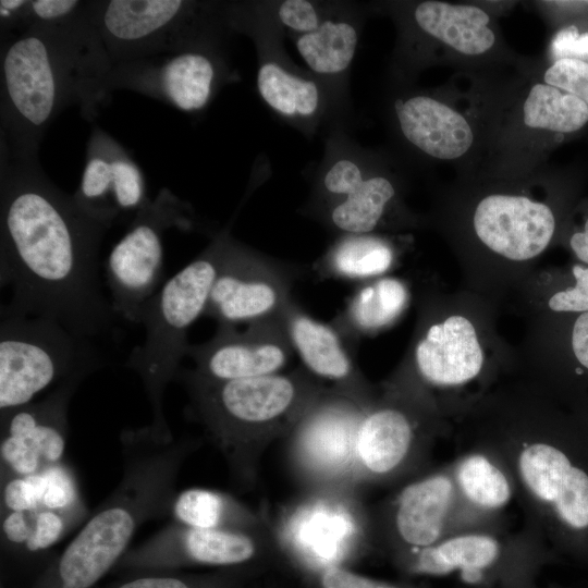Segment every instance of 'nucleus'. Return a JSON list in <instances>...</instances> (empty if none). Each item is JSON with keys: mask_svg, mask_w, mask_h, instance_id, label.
I'll list each match as a JSON object with an SVG mask.
<instances>
[{"mask_svg": "<svg viewBox=\"0 0 588 588\" xmlns=\"http://www.w3.org/2000/svg\"><path fill=\"white\" fill-rule=\"evenodd\" d=\"M1 171L0 283L10 311L58 322L89 340L118 341L111 302L99 278V247L109 229L57 188L33 157Z\"/></svg>", "mask_w": 588, "mask_h": 588, "instance_id": "obj_1", "label": "nucleus"}, {"mask_svg": "<svg viewBox=\"0 0 588 588\" xmlns=\"http://www.w3.org/2000/svg\"><path fill=\"white\" fill-rule=\"evenodd\" d=\"M123 474L34 588H93L128 550L138 527L171 513L179 473L200 438L150 425L120 434Z\"/></svg>", "mask_w": 588, "mask_h": 588, "instance_id": "obj_2", "label": "nucleus"}, {"mask_svg": "<svg viewBox=\"0 0 588 588\" xmlns=\"http://www.w3.org/2000/svg\"><path fill=\"white\" fill-rule=\"evenodd\" d=\"M77 15L54 24L27 23L2 48V123L15 156L33 157L60 110L89 100L110 71L90 14L84 21Z\"/></svg>", "mask_w": 588, "mask_h": 588, "instance_id": "obj_3", "label": "nucleus"}, {"mask_svg": "<svg viewBox=\"0 0 588 588\" xmlns=\"http://www.w3.org/2000/svg\"><path fill=\"white\" fill-rule=\"evenodd\" d=\"M175 380L186 389L187 414L222 454L240 490L258 479L267 448L284 439L330 388L303 367L289 372L221 382L206 381L180 369Z\"/></svg>", "mask_w": 588, "mask_h": 588, "instance_id": "obj_4", "label": "nucleus"}, {"mask_svg": "<svg viewBox=\"0 0 588 588\" xmlns=\"http://www.w3.org/2000/svg\"><path fill=\"white\" fill-rule=\"evenodd\" d=\"M509 469L526 526L543 541L588 530V471L550 429L503 427L478 439Z\"/></svg>", "mask_w": 588, "mask_h": 588, "instance_id": "obj_5", "label": "nucleus"}, {"mask_svg": "<svg viewBox=\"0 0 588 588\" xmlns=\"http://www.w3.org/2000/svg\"><path fill=\"white\" fill-rule=\"evenodd\" d=\"M230 236L228 230L217 233L143 309L139 323L144 324L145 340L131 351L125 366L140 378L152 412L150 426L163 436H172L164 415V393L186 356L189 328L205 316Z\"/></svg>", "mask_w": 588, "mask_h": 588, "instance_id": "obj_6", "label": "nucleus"}, {"mask_svg": "<svg viewBox=\"0 0 588 588\" xmlns=\"http://www.w3.org/2000/svg\"><path fill=\"white\" fill-rule=\"evenodd\" d=\"M355 487L304 490L268 522L283 558L314 576L375 548L372 515Z\"/></svg>", "mask_w": 588, "mask_h": 588, "instance_id": "obj_7", "label": "nucleus"}, {"mask_svg": "<svg viewBox=\"0 0 588 588\" xmlns=\"http://www.w3.org/2000/svg\"><path fill=\"white\" fill-rule=\"evenodd\" d=\"M103 364L93 340L1 305L0 412L33 402L46 389L74 376H89Z\"/></svg>", "mask_w": 588, "mask_h": 588, "instance_id": "obj_8", "label": "nucleus"}, {"mask_svg": "<svg viewBox=\"0 0 588 588\" xmlns=\"http://www.w3.org/2000/svg\"><path fill=\"white\" fill-rule=\"evenodd\" d=\"M91 22L115 64L219 41L226 5L182 0H111L90 4Z\"/></svg>", "mask_w": 588, "mask_h": 588, "instance_id": "obj_9", "label": "nucleus"}, {"mask_svg": "<svg viewBox=\"0 0 588 588\" xmlns=\"http://www.w3.org/2000/svg\"><path fill=\"white\" fill-rule=\"evenodd\" d=\"M418 389L393 383L364 411L355 442V483L387 486L426 471L434 439Z\"/></svg>", "mask_w": 588, "mask_h": 588, "instance_id": "obj_10", "label": "nucleus"}, {"mask_svg": "<svg viewBox=\"0 0 588 588\" xmlns=\"http://www.w3.org/2000/svg\"><path fill=\"white\" fill-rule=\"evenodd\" d=\"M230 29L245 32L255 42L256 87L264 103L281 120L306 136L315 135L344 109L329 88L309 71L293 63L283 49L284 33L265 13L260 2L230 4Z\"/></svg>", "mask_w": 588, "mask_h": 588, "instance_id": "obj_11", "label": "nucleus"}, {"mask_svg": "<svg viewBox=\"0 0 588 588\" xmlns=\"http://www.w3.org/2000/svg\"><path fill=\"white\" fill-rule=\"evenodd\" d=\"M375 548L392 561L481 525L466 509L451 464L405 481L371 512Z\"/></svg>", "mask_w": 588, "mask_h": 588, "instance_id": "obj_12", "label": "nucleus"}, {"mask_svg": "<svg viewBox=\"0 0 588 588\" xmlns=\"http://www.w3.org/2000/svg\"><path fill=\"white\" fill-rule=\"evenodd\" d=\"M329 135L305 211L339 235L373 233L396 196L395 185L343 131Z\"/></svg>", "mask_w": 588, "mask_h": 588, "instance_id": "obj_13", "label": "nucleus"}, {"mask_svg": "<svg viewBox=\"0 0 588 588\" xmlns=\"http://www.w3.org/2000/svg\"><path fill=\"white\" fill-rule=\"evenodd\" d=\"M543 540L527 526L511 534L504 524L456 532L437 544L405 555L394 564L409 575L458 574L469 584L505 579L512 588H527L540 565Z\"/></svg>", "mask_w": 588, "mask_h": 588, "instance_id": "obj_14", "label": "nucleus"}, {"mask_svg": "<svg viewBox=\"0 0 588 588\" xmlns=\"http://www.w3.org/2000/svg\"><path fill=\"white\" fill-rule=\"evenodd\" d=\"M195 224L191 206L167 189L135 213L105 266L110 302L117 316L130 322H140L144 307L166 282V232L171 228L191 230Z\"/></svg>", "mask_w": 588, "mask_h": 588, "instance_id": "obj_15", "label": "nucleus"}, {"mask_svg": "<svg viewBox=\"0 0 588 588\" xmlns=\"http://www.w3.org/2000/svg\"><path fill=\"white\" fill-rule=\"evenodd\" d=\"M366 408L329 390L285 441L286 463L304 490L355 487V442Z\"/></svg>", "mask_w": 588, "mask_h": 588, "instance_id": "obj_16", "label": "nucleus"}, {"mask_svg": "<svg viewBox=\"0 0 588 588\" xmlns=\"http://www.w3.org/2000/svg\"><path fill=\"white\" fill-rule=\"evenodd\" d=\"M280 556L269 523L254 529H199L172 522L128 549L118 565L140 569L191 565L252 569Z\"/></svg>", "mask_w": 588, "mask_h": 588, "instance_id": "obj_17", "label": "nucleus"}, {"mask_svg": "<svg viewBox=\"0 0 588 588\" xmlns=\"http://www.w3.org/2000/svg\"><path fill=\"white\" fill-rule=\"evenodd\" d=\"M299 271L230 236L205 316L237 326L281 317Z\"/></svg>", "mask_w": 588, "mask_h": 588, "instance_id": "obj_18", "label": "nucleus"}, {"mask_svg": "<svg viewBox=\"0 0 588 588\" xmlns=\"http://www.w3.org/2000/svg\"><path fill=\"white\" fill-rule=\"evenodd\" d=\"M234 75L218 42H206L169 52L161 61L140 59L115 64L105 83H119L167 100L182 111L197 112Z\"/></svg>", "mask_w": 588, "mask_h": 588, "instance_id": "obj_19", "label": "nucleus"}, {"mask_svg": "<svg viewBox=\"0 0 588 588\" xmlns=\"http://www.w3.org/2000/svg\"><path fill=\"white\" fill-rule=\"evenodd\" d=\"M294 354L281 317L247 324H219L205 343L189 344L186 356L195 367L192 376L212 382L255 378L283 372Z\"/></svg>", "mask_w": 588, "mask_h": 588, "instance_id": "obj_20", "label": "nucleus"}, {"mask_svg": "<svg viewBox=\"0 0 588 588\" xmlns=\"http://www.w3.org/2000/svg\"><path fill=\"white\" fill-rule=\"evenodd\" d=\"M283 320L302 367L334 392L368 407L377 392L356 364V348L338 328L316 320L294 299L286 306Z\"/></svg>", "mask_w": 588, "mask_h": 588, "instance_id": "obj_21", "label": "nucleus"}, {"mask_svg": "<svg viewBox=\"0 0 588 588\" xmlns=\"http://www.w3.org/2000/svg\"><path fill=\"white\" fill-rule=\"evenodd\" d=\"M73 198L84 212L109 228L120 216L136 213L149 200L137 164L102 131L90 136L85 168Z\"/></svg>", "mask_w": 588, "mask_h": 588, "instance_id": "obj_22", "label": "nucleus"}, {"mask_svg": "<svg viewBox=\"0 0 588 588\" xmlns=\"http://www.w3.org/2000/svg\"><path fill=\"white\" fill-rule=\"evenodd\" d=\"M474 229L492 252L511 260H528L552 241L556 219L551 207L525 196L493 194L474 213Z\"/></svg>", "mask_w": 588, "mask_h": 588, "instance_id": "obj_23", "label": "nucleus"}, {"mask_svg": "<svg viewBox=\"0 0 588 588\" xmlns=\"http://www.w3.org/2000/svg\"><path fill=\"white\" fill-rule=\"evenodd\" d=\"M413 362L425 384L450 388L476 378L483 354L473 323L463 316H451L428 327L414 346Z\"/></svg>", "mask_w": 588, "mask_h": 588, "instance_id": "obj_24", "label": "nucleus"}, {"mask_svg": "<svg viewBox=\"0 0 588 588\" xmlns=\"http://www.w3.org/2000/svg\"><path fill=\"white\" fill-rule=\"evenodd\" d=\"M360 15L356 3L336 2L315 32L286 35L308 71L329 88L344 110L347 79L359 40Z\"/></svg>", "mask_w": 588, "mask_h": 588, "instance_id": "obj_25", "label": "nucleus"}, {"mask_svg": "<svg viewBox=\"0 0 588 588\" xmlns=\"http://www.w3.org/2000/svg\"><path fill=\"white\" fill-rule=\"evenodd\" d=\"M399 130L420 152L440 160H454L473 145L467 120L446 103L428 95L397 98L393 105Z\"/></svg>", "mask_w": 588, "mask_h": 588, "instance_id": "obj_26", "label": "nucleus"}, {"mask_svg": "<svg viewBox=\"0 0 588 588\" xmlns=\"http://www.w3.org/2000/svg\"><path fill=\"white\" fill-rule=\"evenodd\" d=\"M87 377L74 376L41 400L0 412L1 436L26 443L40 456L45 467L62 462L69 436L70 402Z\"/></svg>", "mask_w": 588, "mask_h": 588, "instance_id": "obj_27", "label": "nucleus"}, {"mask_svg": "<svg viewBox=\"0 0 588 588\" xmlns=\"http://www.w3.org/2000/svg\"><path fill=\"white\" fill-rule=\"evenodd\" d=\"M450 464L468 512L485 526L504 524L503 511L515 498V486L498 455L474 443Z\"/></svg>", "mask_w": 588, "mask_h": 588, "instance_id": "obj_28", "label": "nucleus"}, {"mask_svg": "<svg viewBox=\"0 0 588 588\" xmlns=\"http://www.w3.org/2000/svg\"><path fill=\"white\" fill-rule=\"evenodd\" d=\"M412 19L422 34L466 56L482 54L495 42L489 15L476 5L422 1L415 5Z\"/></svg>", "mask_w": 588, "mask_h": 588, "instance_id": "obj_29", "label": "nucleus"}, {"mask_svg": "<svg viewBox=\"0 0 588 588\" xmlns=\"http://www.w3.org/2000/svg\"><path fill=\"white\" fill-rule=\"evenodd\" d=\"M405 283L392 277L362 282L331 321L356 348L358 341L391 326L407 307Z\"/></svg>", "mask_w": 588, "mask_h": 588, "instance_id": "obj_30", "label": "nucleus"}, {"mask_svg": "<svg viewBox=\"0 0 588 588\" xmlns=\"http://www.w3.org/2000/svg\"><path fill=\"white\" fill-rule=\"evenodd\" d=\"M393 244L373 233L342 234L317 259L314 270L319 279L366 282L381 278L394 265Z\"/></svg>", "mask_w": 588, "mask_h": 588, "instance_id": "obj_31", "label": "nucleus"}, {"mask_svg": "<svg viewBox=\"0 0 588 588\" xmlns=\"http://www.w3.org/2000/svg\"><path fill=\"white\" fill-rule=\"evenodd\" d=\"M173 522L199 529H254L268 524L266 517L226 492L191 488L174 498Z\"/></svg>", "mask_w": 588, "mask_h": 588, "instance_id": "obj_32", "label": "nucleus"}, {"mask_svg": "<svg viewBox=\"0 0 588 588\" xmlns=\"http://www.w3.org/2000/svg\"><path fill=\"white\" fill-rule=\"evenodd\" d=\"M526 126L572 135L588 124V106L577 97L546 83L535 84L523 105Z\"/></svg>", "mask_w": 588, "mask_h": 588, "instance_id": "obj_33", "label": "nucleus"}, {"mask_svg": "<svg viewBox=\"0 0 588 588\" xmlns=\"http://www.w3.org/2000/svg\"><path fill=\"white\" fill-rule=\"evenodd\" d=\"M39 478L40 509L86 517L87 510L81 495L77 478L70 465L62 461L46 466L39 471Z\"/></svg>", "mask_w": 588, "mask_h": 588, "instance_id": "obj_34", "label": "nucleus"}, {"mask_svg": "<svg viewBox=\"0 0 588 588\" xmlns=\"http://www.w3.org/2000/svg\"><path fill=\"white\" fill-rule=\"evenodd\" d=\"M336 2L284 0L260 2L269 19L284 35H303L315 32L331 14Z\"/></svg>", "mask_w": 588, "mask_h": 588, "instance_id": "obj_35", "label": "nucleus"}, {"mask_svg": "<svg viewBox=\"0 0 588 588\" xmlns=\"http://www.w3.org/2000/svg\"><path fill=\"white\" fill-rule=\"evenodd\" d=\"M249 568H225L210 575L147 574L118 584L113 588H241Z\"/></svg>", "mask_w": 588, "mask_h": 588, "instance_id": "obj_36", "label": "nucleus"}, {"mask_svg": "<svg viewBox=\"0 0 588 588\" xmlns=\"http://www.w3.org/2000/svg\"><path fill=\"white\" fill-rule=\"evenodd\" d=\"M82 519L77 515L47 509L33 511L30 535L22 552L37 553L51 548Z\"/></svg>", "mask_w": 588, "mask_h": 588, "instance_id": "obj_37", "label": "nucleus"}, {"mask_svg": "<svg viewBox=\"0 0 588 588\" xmlns=\"http://www.w3.org/2000/svg\"><path fill=\"white\" fill-rule=\"evenodd\" d=\"M39 473L20 476L1 469V514L40 509Z\"/></svg>", "mask_w": 588, "mask_h": 588, "instance_id": "obj_38", "label": "nucleus"}, {"mask_svg": "<svg viewBox=\"0 0 588 588\" xmlns=\"http://www.w3.org/2000/svg\"><path fill=\"white\" fill-rule=\"evenodd\" d=\"M544 83L568 93L588 106V61L556 59L543 75Z\"/></svg>", "mask_w": 588, "mask_h": 588, "instance_id": "obj_39", "label": "nucleus"}, {"mask_svg": "<svg viewBox=\"0 0 588 588\" xmlns=\"http://www.w3.org/2000/svg\"><path fill=\"white\" fill-rule=\"evenodd\" d=\"M569 275L571 281L551 295L548 307L561 314L588 313V266L581 262L574 264Z\"/></svg>", "mask_w": 588, "mask_h": 588, "instance_id": "obj_40", "label": "nucleus"}, {"mask_svg": "<svg viewBox=\"0 0 588 588\" xmlns=\"http://www.w3.org/2000/svg\"><path fill=\"white\" fill-rule=\"evenodd\" d=\"M311 577L317 588H416L371 578L344 566L328 567Z\"/></svg>", "mask_w": 588, "mask_h": 588, "instance_id": "obj_41", "label": "nucleus"}, {"mask_svg": "<svg viewBox=\"0 0 588 588\" xmlns=\"http://www.w3.org/2000/svg\"><path fill=\"white\" fill-rule=\"evenodd\" d=\"M83 4V2L76 0L28 1L24 22L41 24L60 23L81 13Z\"/></svg>", "mask_w": 588, "mask_h": 588, "instance_id": "obj_42", "label": "nucleus"}, {"mask_svg": "<svg viewBox=\"0 0 588 588\" xmlns=\"http://www.w3.org/2000/svg\"><path fill=\"white\" fill-rule=\"evenodd\" d=\"M552 50L558 59L576 58L588 61V32L579 34L574 25L563 28L554 38Z\"/></svg>", "mask_w": 588, "mask_h": 588, "instance_id": "obj_43", "label": "nucleus"}, {"mask_svg": "<svg viewBox=\"0 0 588 588\" xmlns=\"http://www.w3.org/2000/svg\"><path fill=\"white\" fill-rule=\"evenodd\" d=\"M577 213L580 219L577 224H573L567 244L574 256L588 266V201L578 208Z\"/></svg>", "mask_w": 588, "mask_h": 588, "instance_id": "obj_44", "label": "nucleus"}]
</instances>
